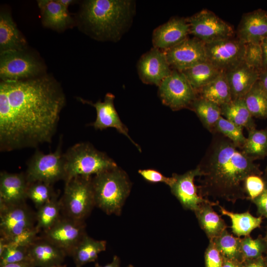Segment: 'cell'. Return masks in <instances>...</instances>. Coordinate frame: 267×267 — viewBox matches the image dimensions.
Masks as SVG:
<instances>
[{
  "instance_id": "obj_27",
  "label": "cell",
  "mask_w": 267,
  "mask_h": 267,
  "mask_svg": "<svg viewBox=\"0 0 267 267\" xmlns=\"http://www.w3.org/2000/svg\"><path fill=\"white\" fill-rule=\"evenodd\" d=\"M197 93L199 94V97L220 107L232 100L230 87L224 72H222L215 80L202 88Z\"/></svg>"
},
{
  "instance_id": "obj_3",
  "label": "cell",
  "mask_w": 267,
  "mask_h": 267,
  "mask_svg": "<svg viewBox=\"0 0 267 267\" xmlns=\"http://www.w3.org/2000/svg\"><path fill=\"white\" fill-rule=\"evenodd\" d=\"M133 2L126 0H89L83 3L81 18L97 39L117 40L129 26Z\"/></svg>"
},
{
  "instance_id": "obj_43",
  "label": "cell",
  "mask_w": 267,
  "mask_h": 267,
  "mask_svg": "<svg viewBox=\"0 0 267 267\" xmlns=\"http://www.w3.org/2000/svg\"><path fill=\"white\" fill-rule=\"evenodd\" d=\"M138 174L146 181L152 183L163 182L168 186L172 181V178L167 177L154 169L139 170Z\"/></svg>"
},
{
  "instance_id": "obj_12",
  "label": "cell",
  "mask_w": 267,
  "mask_h": 267,
  "mask_svg": "<svg viewBox=\"0 0 267 267\" xmlns=\"http://www.w3.org/2000/svg\"><path fill=\"white\" fill-rule=\"evenodd\" d=\"M207 61L222 72H226L244 62L245 44L228 38L205 44Z\"/></svg>"
},
{
  "instance_id": "obj_30",
  "label": "cell",
  "mask_w": 267,
  "mask_h": 267,
  "mask_svg": "<svg viewBox=\"0 0 267 267\" xmlns=\"http://www.w3.org/2000/svg\"><path fill=\"white\" fill-rule=\"evenodd\" d=\"M181 72L196 92L215 80L222 73L207 61L184 70Z\"/></svg>"
},
{
  "instance_id": "obj_9",
  "label": "cell",
  "mask_w": 267,
  "mask_h": 267,
  "mask_svg": "<svg viewBox=\"0 0 267 267\" xmlns=\"http://www.w3.org/2000/svg\"><path fill=\"white\" fill-rule=\"evenodd\" d=\"M189 34L205 44L232 38V27L214 12L203 9L186 18Z\"/></svg>"
},
{
  "instance_id": "obj_40",
  "label": "cell",
  "mask_w": 267,
  "mask_h": 267,
  "mask_svg": "<svg viewBox=\"0 0 267 267\" xmlns=\"http://www.w3.org/2000/svg\"><path fill=\"white\" fill-rule=\"evenodd\" d=\"M244 62L260 73L263 70V54L261 43L245 44Z\"/></svg>"
},
{
  "instance_id": "obj_18",
  "label": "cell",
  "mask_w": 267,
  "mask_h": 267,
  "mask_svg": "<svg viewBox=\"0 0 267 267\" xmlns=\"http://www.w3.org/2000/svg\"><path fill=\"white\" fill-rule=\"evenodd\" d=\"M189 34L187 19L174 18L157 28L153 32L154 47L165 51L187 38Z\"/></svg>"
},
{
  "instance_id": "obj_46",
  "label": "cell",
  "mask_w": 267,
  "mask_h": 267,
  "mask_svg": "<svg viewBox=\"0 0 267 267\" xmlns=\"http://www.w3.org/2000/svg\"><path fill=\"white\" fill-rule=\"evenodd\" d=\"M263 54V70L267 69V37L261 42Z\"/></svg>"
},
{
  "instance_id": "obj_15",
  "label": "cell",
  "mask_w": 267,
  "mask_h": 267,
  "mask_svg": "<svg viewBox=\"0 0 267 267\" xmlns=\"http://www.w3.org/2000/svg\"><path fill=\"white\" fill-rule=\"evenodd\" d=\"M200 176L201 172L198 166L183 174L174 173L172 175V181L169 186L172 193L185 210L194 212L201 204L210 201L199 195L197 187L194 184L195 177Z\"/></svg>"
},
{
  "instance_id": "obj_36",
  "label": "cell",
  "mask_w": 267,
  "mask_h": 267,
  "mask_svg": "<svg viewBox=\"0 0 267 267\" xmlns=\"http://www.w3.org/2000/svg\"><path fill=\"white\" fill-rule=\"evenodd\" d=\"M57 194L52 184L41 181L28 183L27 199L32 201L37 209L50 201Z\"/></svg>"
},
{
  "instance_id": "obj_52",
  "label": "cell",
  "mask_w": 267,
  "mask_h": 267,
  "mask_svg": "<svg viewBox=\"0 0 267 267\" xmlns=\"http://www.w3.org/2000/svg\"><path fill=\"white\" fill-rule=\"evenodd\" d=\"M52 267H67V266L65 265L60 264V265L53 266Z\"/></svg>"
},
{
  "instance_id": "obj_17",
  "label": "cell",
  "mask_w": 267,
  "mask_h": 267,
  "mask_svg": "<svg viewBox=\"0 0 267 267\" xmlns=\"http://www.w3.org/2000/svg\"><path fill=\"white\" fill-rule=\"evenodd\" d=\"M115 96L111 93H107L103 101H98L92 103L81 97L77 99L84 104H88L93 106L96 111V118L92 126L95 130H103L108 128H114L117 131L128 137L131 142L141 152L139 146L130 137L128 129L121 120L114 104Z\"/></svg>"
},
{
  "instance_id": "obj_4",
  "label": "cell",
  "mask_w": 267,
  "mask_h": 267,
  "mask_svg": "<svg viewBox=\"0 0 267 267\" xmlns=\"http://www.w3.org/2000/svg\"><path fill=\"white\" fill-rule=\"evenodd\" d=\"M91 181L95 206L119 216L132 187L126 172L117 166L92 177Z\"/></svg>"
},
{
  "instance_id": "obj_25",
  "label": "cell",
  "mask_w": 267,
  "mask_h": 267,
  "mask_svg": "<svg viewBox=\"0 0 267 267\" xmlns=\"http://www.w3.org/2000/svg\"><path fill=\"white\" fill-rule=\"evenodd\" d=\"M218 205V202L208 201L194 212L201 228L209 240L219 236L227 227L224 221L213 208V206Z\"/></svg>"
},
{
  "instance_id": "obj_54",
  "label": "cell",
  "mask_w": 267,
  "mask_h": 267,
  "mask_svg": "<svg viewBox=\"0 0 267 267\" xmlns=\"http://www.w3.org/2000/svg\"><path fill=\"white\" fill-rule=\"evenodd\" d=\"M265 239V240L266 241V244H267V232H266V236L264 238Z\"/></svg>"
},
{
  "instance_id": "obj_32",
  "label": "cell",
  "mask_w": 267,
  "mask_h": 267,
  "mask_svg": "<svg viewBox=\"0 0 267 267\" xmlns=\"http://www.w3.org/2000/svg\"><path fill=\"white\" fill-rule=\"evenodd\" d=\"M37 210L36 227L39 232L46 231L56 223L62 215L58 194Z\"/></svg>"
},
{
  "instance_id": "obj_38",
  "label": "cell",
  "mask_w": 267,
  "mask_h": 267,
  "mask_svg": "<svg viewBox=\"0 0 267 267\" xmlns=\"http://www.w3.org/2000/svg\"><path fill=\"white\" fill-rule=\"evenodd\" d=\"M241 250L243 263L262 257L263 254L267 251V246L264 238L260 236L253 239L248 235L241 238Z\"/></svg>"
},
{
  "instance_id": "obj_29",
  "label": "cell",
  "mask_w": 267,
  "mask_h": 267,
  "mask_svg": "<svg viewBox=\"0 0 267 267\" xmlns=\"http://www.w3.org/2000/svg\"><path fill=\"white\" fill-rule=\"evenodd\" d=\"M218 206L221 213L230 219L232 231L238 237L250 235L254 229L261 226L262 218L252 216L249 211L237 213L227 211L219 204Z\"/></svg>"
},
{
  "instance_id": "obj_44",
  "label": "cell",
  "mask_w": 267,
  "mask_h": 267,
  "mask_svg": "<svg viewBox=\"0 0 267 267\" xmlns=\"http://www.w3.org/2000/svg\"><path fill=\"white\" fill-rule=\"evenodd\" d=\"M252 201L256 205L258 214L267 218V188Z\"/></svg>"
},
{
  "instance_id": "obj_20",
  "label": "cell",
  "mask_w": 267,
  "mask_h": 267,
  "mask_svg": "<svg viewBox=\"0 0 267 267\" xmlns=\"http://www.w3.org/2000/svg\"><path fill=\"white\" fill-rule=\"evenodd\" d=\"M267 37V11L260 9L243 14L237 31L238 40L244 44L261 43Z\"/></svg>"
},
{
  "instance_id": "obj_51",
  "label": "cell",
  "mask_w": 267,
  "mask_h": 267,
  "mask_svg": "<svg viewBox=\"0 0 267 267\" xmlns=\"http://www.w3.org/2000/svg\"><path fill=\"white\" fill-rule=\"evenodd\" d=\"M57 1L67 8H68V7L70 4L74 2L73 0H57Z\"/></svg>"
},
{
  "instance_id": "obj_2",
  "label": "cell",
  "mask_w": 267,
  "mask_h": 267,
  "mask_svg": "<svg viewBox=\"0 0 267 267\" xmlns=\"http://www.w3.org/2000/svg\"><path fill=\"white\" fill-rule=\"evenodd\" d=\"M216 135L200 164L199 195L208 200L222 199L232 204L247 199L244 183L251 175H262L254 159L223 136Z\"/></svg>"
},
{
  "instance_id": "obj_37",
  "label": "cell",
  "mask_w": 267,
  "mask_h": 267,
  "mask_svg": "<svg viewBox=\"0 0 267 267\" xmlns=\"http://www.w3.org/2000/svg\"><path fill=\"white\" fill-rule=\"evenodd\" d=\"M242 131V127L221 116L215 126L214 133L222 134L241 149L246 140Z\"/></svg>"
},
{
  "instance_id": "obj_33",
  "label": "cell",
  "mask_w": 267,
  "mask_h": 267,
  "mask_svg": "<svg viewBox=\"0 0 267 267\" xmlns=\"http://www.w3.org/2000/svg\"><path fill=\"white\" fill-rule=\"evenodd\" d=\"M243 98L253 117L267 118V93L258 80Z\"/></svg>"
},
{
  "instance_id": "obj_35",
  "label": "cell",
  "mask_w": 267,
  "mask_h": 267,
  "mask_svg": "<svg viewBox=\"0 0 267 267\" xmlns=\"http://www.w3.org/2000/svg\"><path fill=\"white\" fill-rule=\"evenodd\" d=\"M224 258L242 263L241 238L224 230L212 240Z\"/></svg>"
},
{
  "instance_id": "obj_53",
  "label": "cell",
  "mask_w": 267,
  "mask_h": 267,
  "mask_svg": "<svg viewBox=\"0 0 267 267\" xmlns=\"http://www.w3.org/2000/svg\"><path fill=\"white\" fill-rule=\"evenodd\" d=\"M264 260L266 265V267H267V255L265 257H264Z\"/></svg>"
},
{
  "instance_id": "obj_19",
  "label": "cell",
  "mask_w": 267,
  "mask_h": 267,
  "mask_svg": "<svg viewBox=\"0 0 267 267\" xmlns=\"http://www.w3.org/2000/svg\"><path fill=\"white\" fill-rule=\"evenodd\" d=\"M28 182L25 173H0V205H11L26 202Z\"/></svg>"
},
{
  "instance_id": "obj_28",
  "label": "cell",
  "mask_w": 267,
  "mask_h": 267,
  "mask_svg": "<svg viewBox=\"0 0 267 267\" xmlns=\"http://www.w3.org/2000/svg\"><path fill=\"white\" fill-rule=\"evenodd\" d=\"M220 108L221 115L228 121L248 131L256 128L253 117L243 98L232 99Z\"/></svg>"
},
{
  "instance_id": "obj_50",
  "label": "cell",
  "mask_w": 267,
  "mask_h": 267,
  "mask_svg": "<svg viewBox=\"0 0 267 267\" xmlns=\"http://www.w3.org/2000/svg\"><path fill=\"white\" fill-rule=\"evenodd\" d=\"M95 267H120V260L117 256H114L110 263L104 266H102L96 263L95 264Z\"/></svg>"
},
{
  "instance_id": "obj_10",
  "label": "cell",
  "mask_w": 267,
  "mask_h": 267,
  "mask_svg": "<svg viewBox=\"0 0 267 267\" xmlns=\"http://www.w3.org/2000/svg\"><path fill=\"white\" fill-rule=\"evenodd\" d=\"M36 224V212L26 202L0 205V234L5 241L34 229Z\"/></svg>"
},
{
  "instance_id": "obj_23",
  "label": "cell",
  "mask_w": 267,
  "mask_h": 267,
  "mask_svg": "<svg viewBox=\"0 0 267 267\" xmlns=\"http://www.w3.org/2000/svg\"><path fill=\"white\" fill-rule=\"evenodd\" d=\"M43 24L46 27L62 30L70 25L72 19L68 8L57 0H40L37 1Z\"/></svg>"
},
{
  "instance_id": "obj_24",
  "label": "cell",
  "mask_w": 267,
  "mask_h": 267,
  "mask_svg": "<svg viewBox=\"0 0 267 267\" xmlns=\"http://www.w3.org/2000/svg\"><path fill=\"white\" fill-rule=\"evenodd\" d=\"M26 41L13 21L10 14L2 11L0 14V53L25 50Z\"/></svg>"
},
{
  "instance_id": "obj_49",
  "label": "cell",
  "mask_w": 267,
  "mask_h": 267,
  "mask_svg": "<svg viewBox=\"0 0 267 267\" xmlns=\"http://www.w3.org/2000/svg\"><path fill=\"white\" fill-rule=\"evenodd\" d=\"M222 267H243V266L241 262L223 258Z\"/></svg>"
},
{
  "instance_id": "obj_11",
  "label": "cell",
  "mask_w": 267,
  "mask_h": 267,
  "mask_svg": "<svg viewBox=\"0 0 267 267\" xmlns=\"http://www.w3.org/2000/svg\"><path fill=\"white\" fill-rule=\"evenodd\" d=\"M159 95L164 104L173 110L190 107L197 92L184 75L174 70L159 86Z\"/></svg>"
},
{
  "instance_id": "obj_5",
  "label": "cell",
  "mask_w": 267,
  "mask_h": 267,
  "mask_svg": "<svg viewBox=\"0 0 267 267\" xmlns=\"http://www.w3.org/2000/svg\"><path fill=\"white\" fill-rule=\"evenodd\" d=\"M66 175L64 182L76 177H91L118 166L104 152L89 142L77 143L63 153Z\"/></svg>"
},
{
  "instance_id": "obj_41",
  "label": "cell",
  "mask_w": 267,
  "mask_h": 267,
  "mask_svg": "<svg viewBox=\"0 0 267 267\" xmlns=\"http://www.w3.org/2000/svg\"><path fill=\"white\" fill-rule=\"evenodd\" d=\"M247 199L252 201L261 194L267 188L265 180L261 175H251L248 176L244 183Z\"/></svg>"
},
{
  "instance_id": "obj_26",
  "label": "cell",
  "mask_w": 267,
  "mask_h": 267,
  "mask_svg": "<svg viewBox=\"0 0 267 267\" xmlns=\"http://www.w3.org/2000/svg\"><path fill=\"white\" fill-rule=\"evenodd\" d=\"M105 240H95L86 233L72 251V257L76 267H81L89 263L94 262L98 254L106 250Z\"/></svg>"
},
{
  "instance_id": "obj_13",
  "label": "cell",
  "mask_w": 267,
  "mask_h": 267,
  "mask_svg": "<svg viewBox=\"0 0 267 267\" xmlns=\"http://www.w3.org/2000/svg\"><path fill=\"white\" fill-rule=\"evenodd\" d=\"M85 221L73 219L62 214L50 229L42 232L41 236L62 249L67 256H71L76 246L87 233Z\"/></svg>"
},
{
  "instance_id": "obj_16",
  "label": "cell",
  "mask_w": 267,
  "mask_h": 267,
  "mask_svg": "<svg viewBox=\"0 0 267 267\" xmlns=\"http://www.w3.org/2000/svg\"><path fill=\"white\" fill-rule=\"evenodd\" d=\"M137 70L144 83L158 86L172 71L164 51L155 47L141 57Z\"/></svg>"
},
{
  "instance_id": "obj_14",
  "label": "cell",
  "mask_w": 267,
  "mask_h": 267,
  "mask_svg": "<svg viewBox=\"0 0 267 267\" xmlns=\"http://www.w3.org/2000/svg\"><path fill=\"white\" fill-rule=\"evenodd\" d=\"M164 51L170 66L180 72L207 61L205 44L195 38H187Z\"/></svg>"
},
{
  "instance_id": "obj_55",
  "label": "cell",
  "mask_w": 267,
  "mask_h": 267,
  "mask_svg": "<svg viewBox=\"0 0 267 267\" xmlns=\"http://www.w3.org/2000/svg\"><path fill=\"white\" fill-rule=\"evenodd\" d=\"M127 267H134L132 265H129Z\"/></svg>"
},
{
  "instance_id": "obj_22",
  "label": "cell",
  "mask_w": 267,
  "mask_h": 267,
  "mask_svg": "<svg viewBox=\"0 0 267 267\" xmlns=\"http://www.w3.org/2000/svg\"><path fill=\"white\" fill-rule=\"evenodd\" d=\"M224 73L234 99L243 98L258 80L260 72L243 62Z\"/></svg>"
},
{
  "instance_id": "obj_31",
  "label": "cell",
  "mask_w": 267,
  "mask_h": 267,
  "mask_svg": "<svg viewBox=\"0 0 267 267\" xmlns=\"http://www.w3.org/2000/svg\"><path fill=\"white\" fill-rule=\"evenodd\" d=\"M189 108L195 112L205 128L214 133L215 126L222 115L220 107L209 100L198 97L192 103Z\"/></svg>"
},
{
  "instance_id": "obj_47",
  "label": "cell",
  "mask_w": 267,
  "mask_h": 267,
  "mask_svg": "<svg viewBox=\"0 0 267 267\" xmlns=\"http://www.w3.org/2000/svg\"><path fill=\"white\" fill-rule=\"evenodd\" d=\"M0 267H36L34 264L30 260L23 261L19 263L9 264Z\"/></svg>"
},
{
  "instance_id": "obj_45",
  "label": "cell",
  "mask_w": 267,
  "mask_h": 267,
  "mask_svg": "<svg viewBox=\"0 0 267 267\" xmlns=\"http://www.w3.org/2000/svg\"><path fill=\"white\" fill-rule=\"evenodd\" d=\"M243 267H266L264 257L246 261L242 263Z\"/></svg>"
},
{
  "instance_id": "obj_42",
  "label": "cell",
  "mask_w": 267,
  "mask_h": 267,
  "mask_svg": "<svg viewBox=\"0 0 267 267\" xmlns=\"http://www.w3.org/2000/svg\"><path fill=\"white\" fill-rule=\"evenodd\" d=\"M204 259L205 267H222L223 257L212 240H209Z\"/></svg>"
},
{
  "instance_id": "obj_8",
  "label": "cell",
  "mask_w": 267,
  "mask_h": 267,
  "mask_svg": "<svg viewBox=\"0 0 267 267\" xmlns=\"http://www.w3.org/2000/svg\"><path fill=\"white\" fill-rule=\"evenodd\" d=\"M42 71L41 63L25 50L0 53V77L2 82L35 78Z\"/></svg>"
},
{
  "instance_id": "obj_1",
  "label": "cell",
  "mask_w": 267,
  "mask_h": 267,
  "mask_svg": "<svg viewBox=\"0 0 267 267\" xmlns=\"http://www.w3.org/2000/svg\"><path fill=\"white\" fill-rule=\"evenodd\" d=\"M66 97L52 78L0 84V150L8 152L50 143Z\"/></svg>"
},
{
  "instance_id": "obj_34",
  "label": "cell",
  "mask_w": 267,
  "mask_h": 267,
  "mask_svg": "<svg viewBox=\"0 0 267 267\" xmlns=\"http://www.w3.org/2000/svg\"><path fill=\"white\" fill-rule=\"evenodd\" d=\"M241 149L255 160L267 156V129L248 131V136Z\"/></svg>"
},
{
  "instance_id": "obj_21",
  "label": "cell",
  "mask_w": 267,
  "mask_h": 267,
  "mask_svg": "<svg viewBox=\"0 0 267 267\" xmlns=\"http://www.w3.org/2000/svg\"><path fill=\"white\" fill-rule=\"evenodd\" d=\"M28 253L30 261L36 267H52L62 264L67 256L62 249L41 235L29 246Z\"/></svg>"
},
{
  "instance_id": "obj_6",
  "label": "cell",
  "mask_w": 267,
  "mask_h": 267,
  "mask_svg": "<svg viewBox=\"0 0 267 267\" xmlns=\"http://www.w3.org/2000/svg\"><path fill=\"white\" fill-rule=\"evenodd\" d=\"M91 179L92 177L78 176L65 182L60 198L63 215L85 221L95 206Z\"/></svg>"
},
{
  "instance_id": "obj_39",
  "label": "cell",
  "mask_w": 267,
  "mask_h": 267,
  "mask_svg": "<svg viewBox=\"0 0 267 267\" xmlns=\"http://www.w3.org/2000/svg\"><path fill=\"white\" fill-rule=\"evenodd\" d=\"M29 246L7 245L0 254V266L30 260Z\"/></svg>"
},
{
  "instance_id": "obj_7",
  "label": "cell",
  "mask_w": 267,
  "mask_h": 267,
  "mask_svg": "<svg viewBox=\"0 0 267 267\" xmlns=\"http://www.w3.org/2000/svg\"><path fill=\"white\" fill-rule=\"evenodd\" d=\"M62 138L56 150L44 154L37 150L27 163L25 173L28 183L41 181L53 185L59 180L65 181L66 175Z\"/></svg>"
},
{
  "instance_id": "obj_48",
  "label": "cell",
  "mask_w": 267,
  "mask_h": 267,
  "mask_svg": "<svg viewBox=\"0 0 267 267\" xmlns=\"http://www.w3.org/2000/svg\"><path fill=\"white\" fill-rule=\"evenodd\" d=\"M258 81L263 89L267 93V69L262 70L260 73Z\"/></svg>"
}]
</instances>
